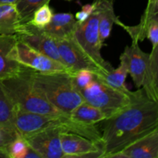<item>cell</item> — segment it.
Masks as SVG:
<instances>
[{
	"instance_id": "52a82bcc",
	"label": "cell",
	"mask_w": 158,
	"mask_h": 158,
	"mask_svg": "<svg viewBox=\"0 0 158 158\" xmlns=\"http://www.w3.org/2000/svg\"><path fill=\"white\" fill-rule=\"evenodd\" d=\"M55 41L62 63L72 73L80 69H87L94 73L103 72L83 52L73 35L69 38L55 40Z\"/></svg>"
},
{
	"instance_id": "e0dca14e",
	"label": "cell",
	"mask_w": 158,
	"mask_h": 158,
	"mask_svg": "<svg viewBox=\"0 0 158 158\" xmlns=\"http://www.w3.org/2000/svg\"><path fill=\"white\" fill-rule=\"evenodd\" d=\"M20 25L15 5L0 3V35H15Z\"/></svg>"
},
{
	"instance_id": "ac0fdd59",
	"label": "cell",
	"mask_w": 158,
	"mask_h": 158,
	"mask_svg": "<svg viewBox=\"0 0 158 158\" xmlns=\"http://www.w3.org/2000/svg\"><path fill=\"white\" fill-rule=\"evenodd\" d=\"M142 88L151 100L158 102V46L152 48L150 63Z\"/></svg>"
},
{
	"instance_id": "9a60e30c",
	"label": "cell",
	"mask_w": 158,
	"mask_h": 158,
	"mask_svg": "<svg viewBox=\"0 0 158 158\" xmlns=\"http://www.w3.org/2000/svg\"><path fill=\"white\" fill-rule=\"evenodd\" d=\"M93 3L98 13L99 33L103 43L110 35L113 25L118 19L114 11V0H94Z\"/></svg>"
},
{
	"instance_id": "9c48e42d",
	"label": "cell",
	"mask_w": 158,
	"mask_h": 158,
	"mask_svg": "<svg viewBox=\"0 0 158 158\" xmlns=\"http://www.w3.org/2000/svg\"><path fill=\"white\" fill-rule=\"evenodd\" d=\"M61 131L59 127L47 128L23 138L42 158H64L60 138Z\"/></svg>"
},
{
	"instance_id": "5b68a950",
	"label": "cell",
	"mask_w": 158,
	"mask_h": 158,
	"mask_svg": "<svg viewBox=\"0 0 158 158\" xmlns=\"http://www.w3.org/2000/svg\"><path fill=\"white\" fill-rule=\"evenodd\" d=\"M73 36L83 52L102 71L109 73L114 69L112 65L109 62L106 61L101 55V49L103 43L100 41V39L98 13L95 8L86 21L82 23H77Z\"/></svg>"
},
{
	"instance_id": "8fae6325",
	"label": "cell",
	"mask_w": 158,
	"mask_h": 158,
	"mask_svg": "<svg viewBox=\"0 0 158 158\" xmlns=\"http://www.w3.org/2000/svg\"><path fill=\"white\" fill-rule=\"evenodd\" d=\"M138 42L132 41L131 46H126L123 53L126 56L128 73L137 88H141L144 83L150 63V54L143 52Z\"/></svg>"
},
{
	"instance_id": "ffe728a7",
	"label": "cell",
	"mask_w": 158,
	"mask_h": 158,
	"mask_svg": "<svg viewBox=\"0 0 158 158\" xmlns=\"http://www.w3.org/2000/svg\"><path fill=\"white\" fill-rule=\"evenodd\" d=\"M15 106L0 81V127L9 132L19 136L15 127Z\"/></svg>"
},
{
	"instance_id": "4316f807",
	"label": "cell",
	"mask_w": 158,
	"mask_h": 158,
	"mask_svg": "<svg viewBox=\"0 0 158 158\" xmlns=\"http://www.w3.org/2000/svg\"><path fill=\"white\" fill-rule=\"evenodd\" d=\"M94 9V6L93 3L91 4H86L85 6H82L81 10L77 12L76 13L75 19H77V23H82L84 21H86L88 19V17L90 15V14L92 13Z\"/></svg>"
},
{
	"instance_id": "7402d4cb",
	"label": "cell",
	"mask_w": 158,
	"mask_h": 158,
	"mask_svg": "<svg viewBox=\"0 0 158 158\" xmlns=\"http://www.w3.org/2000/svg\"><path fill=\"white\" fill-rule=\"evenodd\" d=\"M52 15L53 11L49 7V3L44 4L34 12L29 23L40 29H43L51 21Z\"/></svg>"
},
{
	"instance_id": "cb8c5ba5",
	"label": "cell",
	"mask_w": 158,
	"mask_h": 158,
	"mask_svg": "<svg viewBox=\"0 0 158 158\" xmlns=\"http://www.w3.org/2000/svg\"><path fill=\"white\" fill-rule=\"evenodd\" d=\"M71 75H72L73 84L77 90L83 89L85 86H87L95 77V74L94 73L87 69L77 70L73 73Z\"/></svg>"
},
{
	"instance_id": "4fadbf2b",
	"label": "cell",
	"mask_w": 158,
	"mask_h": 158,
	"mask_svg": "<svg viewBox=\"0 0 158 158\" xmlns=\"http://www.w3.org/2000/svg\"><path fill=\"white\" fill-rule=\"evenodd\" d=\"M113 158H158V128L134 141Z\"/></svg>"
},
{
	"instance_id": "5bb4252c",
	"label": "cell",
	"mask_w": 158,
	"mask_h": 158,
	"mask_svg": "<svg viewBox=\"0 0 158 158\" xmlns=\"http://www.w3.org/2000/svg\"><path fill=\"white\" fill-rule=\"evenodd\" d=\"M77 25V19L72 13H56L43 29L54 40L66 39L73 35Z\"/></svg>"
},
{
	"instance_id": "83f0119b",
	"label": "cell",
	"mask_w": 158,
	"mask_h": 158,
	"mask_svg": "<svg viewBox=\"0 0 158 158\" xmlns=\"http://www.w3.org/2000/svg\"><path fill=\"white\" fill-rule=\"evenodd\" d=\"M19 0H0V3H12L15 4Z\"/></svg>"
},
{
	"instance_id": "ba28073f",
	"label": "cell",
	"mask_w": 158,
	"mask_h": 158,
	"mask_svg": "<svg viewBox=\"0 0 158 158\" xmlns=\"http://www.w3.org/2000/svg\"><path fill=\"white\" fill-rule=\"evenodd\" d=\"M15 35L17 40L23 42L35 50L62 63L55 40L43 29L29 23H25L20 25Z\"/></svg>"
},
{
	"instance_id": "3957f363",
	"label": "cell",
	"mask_w": 158,
	"mask_h": 158,
	"mask_svg": "<svg viewBox=\"0 0 158 158\" xmlns=\"http://www.w3.org/2000/svg\"><path fill=\"white\" fill-rule=\"evenodd\" d=\"M29 71L30 68L23 65L18 75L1 81L15 109L45 115H66L52 106L34 88Z\"/></svg>"
},
{
	"instance_id": "f1b7e54d",
	"label": "cell",
	"mask_w": 158,
	"mask_h": 158,
	"mask_svg": "<svg viewBox=\"0 0 158 158\" xmlns=\"http://www.w3.org/2000/svg\"><path fill=\"white\" fill-rule=\"evenodd\" d=\"M66 1H72V0H66Z\"/></svg>"
},
{
	"instance_id": "d4e9b609",
	"label": "cell",
	"mask_w": 158,
	"mask_h": 158,
	"mask_svg": "<svg viewBox=\"0 0 158 158\" xmlns=\"http://www.w3.org/2000/svg\"><path fill=\"white\" fill-rule=\"evenodd\" d=\"M147 39L152 43V48L158 46V15L154 16L150 21L147 32Z\"/></svg>"
},
{
	"instance_id": "7c38bea8",
	"label": "cell",
	"mask_w": 158,
	"mask_h": 158,
	"mask_svg": "<svg viewBox=\"0 0 158 158\" xmlns=\"http://www.w3.org/2000/svg\"><path fill=\"white\" fill-rule=\"evenodd\" d=\"M15 35H0V81L18 75L23 68L16 60Z\"/></svg>"
},
{
	"instance_id": "603a6c76",
	"label": "cell",
	"mask_w": 158,
	"mask_h": 158,
	"mask_svg": "<svg viewBox=\"0 0 158 158\" xmlns=\"http://www.w3.org/2000/svg\"><path fill=\"white\" fill-rule=\"evenodd\" d=\"M28 148L29 145L23 137H16L6 147V151L8 158H24Z\"/></svg>"
},
{
	"instance_id": "d6986e66",
	"label": "cell",
	"mask_w": 158,
	"mask_h": 158,
	"mask_svg": "<svg viewBox=\"0 0 158 158\" xmlns=\"http://www.w3.org/2000/svg\"><path fill=\"white\" fill-rule=\"evenodd\" d=\"M69 117L76 121L90 125H96L107 118L103 111L84 101L71 112Z\"/></svg>"
},
{
	"instance_id": "6da1fadb",
	"label": "cell",
	"mask_w": 158,
	"mask_h": 158,
	"mask_svg": "<svg viewBox=\"0 0 158 158\" xmlns=\"http://www.w3.org/2000/svg\"><path fill=\"white\" fill-rule=\"evenodd\" d=\"M158 128V102L143 88L133 92L129 104L102 121L101 158H113Z\"/></svg>"
},
{
	"instance_id": "8992f818",
	"label": "cell",
	"mask_w": 158,
	"mask_h": 158,
	"mask_svg": "<svg viewBox=\"0 0 158 158\" xmlns=\"http://www.w3.org/2000/svg\"><path fill=\"white\" fill-rule=\"evenodd\" d=\"M16 60L20 64L40 73L68 72L73 73L63 63L38 52L23 42L17 40L15 46Z\"/></svg>"
},
{
	"instance_id": "30bf717a",
	"label": "cell",
	"mask_w": 158,
	"mask_h": 158,
	"mask_svg": "<svg viewBox=\"0 0 158 158\" xmlns=\"http://www.w3.org/2000/svg\"><path fill=\"white\" fill-rule=\"evenodd\" d=\"M60 138L64 158L101 157V146L86 137L61 131Z\"/></svg>"
},
{
	"instance_id": "44dd1931",
	"label": "cell",
	"mask_w": 158,
	"mask_h": 158,
	"mask_svg": "<svg viewBox=\"0 0 158 158\" xmlns=\"http://www.w3.org/2000/svg\"><path fill=\"white\" fill-rule=\"evenodd\" d=\"M50 0H19L15 3V7L19 15L21 24L30 22L34 12L44 4H47Z\"/></svg>"
},
{
	"instance_id": "7a4b0ae2",
	"label": "cell",
	"mask_w": 158,
	"mask_h": 158,
	"mask_svg": "<svg viewBox=\"0 0 158 158\" xmlns=\"http://www.w3.org/2000/svg\"><path fill=\"white\" fill-rule=\"evenodd\" d=\"M30 80L34 88L52 106L66 115L83 102L68 72L40 73L31 69Z\"/></svg>"
},
{
	"instance_id": "277c9868",
	"label": "cell",
	"mask_w": 158,
	"mask_h": 158,
	"mask_svg": "<svg viewBox=\"0 0 158 158\" xmlns=\"http://www.w3.org/2000/svg\"><path fill=\"white\" fill-rule=\"evenodd\" d=\"M83 101L96 106L110 117L129 104L133 92H123L108 86L97 77L83 89H79Z\"/></svg>"
},
{
	"instance_id": "484cf974",
	"label": "cell",
	"mask_w": 158,
	"mask_h": 158,
	"mask_svg": "<svg viewBox=\"0 0 158 158\" xmlns=\"http://www.w3.org/2000/svg\"><path fill=\"white\" fill-rule=\"evenodd\" d=\"M18 137L19 136L9 132L0 127V151H3L6 153V149L8 144Z\"/></svg>"
},
{
	"instance_id": "2e32d148",
	"label": "cell",
	"mask_w": 158,
	"mask_h": 158,
	"mask_svg": "<svg viewBox=\"0 0 158 158\" xmlns=\"http://www.w3.org/2000/svg\"><path fill=\"white\" fill-rule=\"evenodd\" d=\"M120 63L117 69H114L109 73L99 72L94 74L108 86L123 92H129L130 90L125 85V80L128 74V65L124 53L120 55Z\"/></svg>"
}]
</instances>
